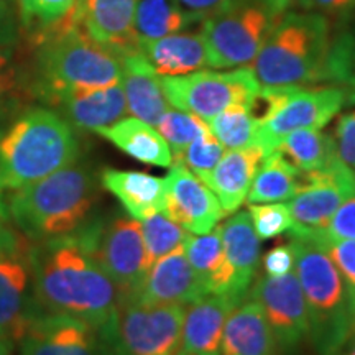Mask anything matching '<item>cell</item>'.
<instances>
[{"mask_svg": "<svg viewBox=\"0 0 355 355\" xmlns=\"http://www.w3.org/2000/svg\"><path fill=\"white\" fill-rule=\"evenodd\" d=\"M37 309L83 319L112 344L121 293L92 252L89 224L32 247Z\"/></svg>", "mask_w": 355, "mask_h": 355, "instance_id": "obj_1", "label": "cell"}, {"mask_svg": "<svg viewBox=\"0 0 355 355\" xmlns=\"http://www.w3.org/2000/svg\"><path fill=\"white\" fill-rule=\"evenodd\" d=\"M97 188L92 173L73 165L15 189L6 204L17 230L32 241H48L86 225Z\"/></svg>", "mask_w": 355, "mask_h": 355, "instance_id": "obj_2", "label": "cell"}, {"mask_svg": "<svg viewBox=\"0 0 355 355\" xmlns=\"http://www.w3.org/2000/svg\"><path fill=\"white\" fill-rule=\"evenodd\" d=\"M331 46V21L326 15L286 12L250 69L260 86H314L326 83Z\"/></svg>", "mask_w": 355, "mask_h": 355, "instance_id": "obj_3", "label": "cell"}, {"mask_svg": "<svg viewBox=\"0 0 355 355\" xmlns=\"http://www.w3.org/2000/svg\"><path fill=\"white\" fill-rule=\"evenodd\" d=\"M79 144L63 117L48 109L21 115L0 139V191H15L76 163Z\"/></svg>", "mask_w": 355, "mask_h": 355, "instance_id": "obj_4", "label": "cell"}, {"mask_svg": "<svg viewBox=\"0 0 355 355\" xmlns=\"http://www.w3.org/2000/svg\"><path fill=\"white\" fill-rule=\"evenodd\" d=\"M290 245L308 309V337L318 355H336L355 332V311L344 279L318 242L291 237Z\"/></svg>", "mask_w": 355, "mask_h": 355, "instance_id": "obj_5", "label": "cell"}, {"mask_svg": "<svg viewBox=\"0 0 355 355\" xmlns=\"http://www.w3.org/2000/svg\"><path fill=\"white\" fill-rule=\"evenodd\" d=\"M60 25L44 40L38 55L42 91L48 99L121 83V58L89 37L74 8Z\"/></svg>", "mask_w": 355, "mask_h": 355, "instance_id": "obj_6", "label": "cell"}, {"mask_svg": "<svg viewBox=\"0 0 355 355\" xmlns=\"http://www.w3.org/2000/svg\"><path fill=\"white\" fill-rule=\"evenodd\" d=\"M288 0H225L202 20V35L214 69L247 68L290 10Z\"/></svg>", "mask_w": 355, "mask_h": 355, "instance_id": "obj_7", "label": "cell"}, {"mask_svg": "<svg viewBox=\"0 0 355 355\" xmlns=\"http://www.w3.org/2000/svg\"><path fill=\"white\" fill-rule=\"evenodd\" d=\"M347 105L339 86H261L250 112L260 122L257 146L266 155L296 130H321Z\"/></svg>", "mask_w": 355, "mask_h": 355, "instance_id": "obj_8", "label": "cell"}, {"mask_svg": "<svg viewBox=\"0 0 355 355\" xmlns=\"http://www.w3.org/2000/svg\"><path fill=\"white\" fill-rule=\"evenodd\" d=\"M162 87L168 104L207 122L230 105H245L250 109L261 86L250 68H235L162 76Z\"/></svg>", "mask_w": 355, "mask_h": 355, "instance_id": "obj_9", "label": "cell"}, {"mask_svg": "<svg viewBox=\"0 0 355 355\" xmlns=\"http://www.w3.org/2000/svg\"><path fill=\"white\" fill-rule=\"evenodd\" d=\"M32 245L20 230L0 222V344L20 343L37 313L33 301Z\"/></svg>", "mask_w": 355, "mask_h": 355, "instance_id": "obj_10", "label": "cell"}, {"mask_svg": "<svg viewBox=\"0 0 355 355\" xmlns=\"http://www.w3.org/2000/svg\"><path fill=\"white\" fill-rule=\"evenodd\" d=\"M183 306L121 301L112 344L121 355H178L183 343Z\"/></svg>", "mask_w": 355, "mask_h": 355, "instance_id": "obj_11", "label": "cell"}, {"mask_svg": "<svg viewBox=\"0 0 355 355\" xmlns=\"http://www.w3.org/2000/svg\"><path fill=\"white\" fill-rule=\"evenodd\" d=\"M92 252L114 285L121 301L132 298L148 272L140 220L115 216L104 224H89Z\"/></svg>", "mask_w": 355, "mask_h": 355, "instance_id": "obj_12", "label": "cell"}, {"mask_svg": "<svg viewBox=\"0 0 355 355\" xmlns=\"http://www.w3.org/2000/svg\"><path fill=\"white\" fill-rule=\"evenodd\" d=\"M355 194V178L339 159L326 170L301 173L300 188L290 199L291 237H321L331 217L345 199Z\"/></svg>", "mask_w": 355, "mask_h": 355, "instance_id": "obj_13", "label": "cell"}, {"mask_svg": "<svg viewBox=\"0 0 355 355\" xmlns=\"http://www.w3.org/2000/svg\"><path fill=\"white\" fill-rule=\"evenodd\" d=\"M248 298L257 301L272 327L278 349L291 350L309 336V319L298 275H261Z\"/></svg>", "mask_w": 355, "mask_h": 355, "instance_id": "obj_14", "label": "cell"}, {"mask_svg": "<svg viewBox=\"0 0 355 355\" xmlns=\"http://www.w3.org/2000/svg\"><path fill=\"white\" fill-rule=\"evenodd\" d=\"M101 337L83 319L38 309L20 339V355H102Z\"/></svg>", "mask_w": 355, "mask_h": 355, "instance_id": "obj_15", "label": "cell"}, {"mask_svg": "<svg viewBox=\"0 0 355 355\" xmlns=\"http://www.w3.org/2000/svg\"><path fill=\"white\" fill-rule=\"evenodd\" d=\"M165 178V212L193 235L209 234L224 217L219 199L183 163H173Z\"/></svg>", "mask_w": 355, "mask_h": 355, "instance_id": "obj_16", "label": "cell"}, {"mask_svg": "<svg viewBox=\"0 0 355 355\" xmlns=\"http://www.w3.org/2000/svg\"><path fill=\"white\" fill-rule=\"evenodd\" d=\"M206 296L186 257L184 245L155 261L132 298L148 304L188 306Z\"/></svg>", "mask_w": 355, "mask_h": 355, "instance_id": "obj_17", "label": "cell"}, {"mask_svg": "<svg viewBox=\"0 0 355 355\" xmlns=\"http://www.w3.org/2000/svg\"><path fill=\"white\" fill-rule=\"evenodd\" d=\"M135 7L137 0H78L74 10L89 37L121 58L140 50Z\"/></svg>", "mask_w": 355, "mask_h": 355, "instance_id": "obj_18", "label": "cell"}, {"mask_svg": "<svg viewBox=\"0 0 355 355\" xmlns=\"http://www.w3.org/2000/svg\"><path fill=\"white\" fill-rule=\"evenodd\" d=\"M241 301L230 295H206L184 311L181 352L222 355V332L230 311Z\"/></svg>", "mask_w": 355, "mask_h": 355, "instance_id": "obj_19", "label": "cell"}, {"mask_svg": "<svg viewBox=\"0 0 355 355\" xmlns=\"http://www.w3.org/2000/svg\"><path fill=\"white\" fill-rule=\"evenodd\" d=\"M121 64V84L128 112L155 127L159 117L170 109L162 87V76L140 50L122 55Z\"/></svg>", "mask_w": 355, "mask_h": 355, "instance_id": "obj_20", "label": "cell"}, {"mask_svg": "<svg viewBox=\"0 0 355 355\" xmlns=\"http://www.w3.org/2000/svg\"><path fill=\"white\" fill-rule=\"evenodd\" d=\"M51 102L60 105L74 127L96 132L125 117L128 112L122 84L64 92Z\"/></svg>", "mask_w": 355, "mask_h": 355, "instance_id": "obj_21", "label": "cell"}, {"mask_svg": "<svg viewBox=\"0 0 355 355\" xmlns=\"http://www.w3.org/2000/svg\"><path fill=\"white\" fill-rule=\"evenodd\" d=\"M139 48L159 76H183L211 68L202 32H180L157 40H141Z\"/></svg>", "mask_w": 355, "mask_h": 355, "instance_id": "obj_22", "label": "cell"}, {"mask_svg": "<svg viewBox=\"0 0 355 355\" xmlns=\"http://www.w3.org/2000/svg\"><path fill=\"white\" fill-rule=\"evenodd\" d=\"M222 355H278L272 327L257 301H241L230 311L222 332Z\"/></svg>", "mask_w": 355, "mask_h": 355, "instance_id": "obj_23", "label": "cell"}, {"mask_svg": "<svg viewBox=\"0 0 355 355\" xmlns=\"http://www.w3.org/2000/svg\"><path fill=\"white\" fill-rule=\"evenodd\" d=\"M266 153L260 146L229 150L211 173L207 188L219 199L224 214H234L247 199L248 189Z\"/></svg>", "mask_w": 355, "mask_h": 355, "instance_id": "obj_24", "label": "cell"}, {"mask_svg": "<svg viewBox=\"0 0 355 355\" xmlns=\"http://www.w3.org/2000/svg\"><path fill=\"white\" fill-rule=\"evenodd\" d=\"M220 239L234 272L232 296L242 301L254 282L260 261V239L248 211H235L220 225Z\"/></svg>", "mask_w": 355, "mask_h": 355, "instance_id": "obj_25", "label": "cell"}, {"mask_svg": "<svg viewBox=\"0 0 355 355\" xmlns=\"http://www.w3.org/2000/svg\"><path fill=\"white\" fill-rule=\"evenodd\" d=\"M101 184L114 194L133 219L144 220L155 212L165 211V180L144 171L105 168Z\"/></svg>", "mask_w": 355, "mask_h": 355, "instance_id": "obj_26", "label": "cell"}, {"mask_svg": "<svg viewBox=\"0 0 355 355\" xmlns=\"http://www.w3.org/2000/svg\"><path fill=\"white\" fill-rule=\"evenodd\" d=\"M184 252L206 295L232 296L234 272L220 239V225L209 234H189Z\"/></svg>", "mask_w": 355, "mask_h": 355, "instance_id": "obj_27", "label": "cell"}, {"mask_svg": "<svg viewBox=\"0 0 355 355\" xmlns=\"http://www.w3.org/2000/svg\"><path fill=\"white\" fill-rule=\"evenodd\" d=\"M121 152L137 162L158 168H170L173 155L159 132L150 123L137 117H123L112 125L96 130Z\"/></svg>", "mask_w": 355, "mask_h": 355, "instance_id": "obj_28", "label": "cell"}, {"mask_svg": "<svg viewBox=\"0 0 355 355\" xmlns=\"http://www.w3.org/2000/svg\"><path fill=\"white\" fill-rule=\"evenodd\" d=\"M301 171L282 153L272 152L261 159L247 194L248 204L290 201L300 188Z\"/></svg>", "mask_w": 355, "mask_h": 355, "instance_id": "obj_29", "label": "cell"}, {"mask_svg": "<svg viewBox=\"0 0 355 355\" xmlns=\"http://www.w3.org/2000/svg\"><path fill=\"white\" fill-rule=\"evenodd\" d=\"M194 24H202L201 17L184 10L178 0H137L133 28L139 42L184 32Z\"/></svg>", "mask_w": 355, "mask_h": 355, "instance_id": "obj_30", "label": "cell"}, {"mask_svg": "<svg viewBox=\"0 0 355 355\" xmlns=\"http://www.w3.org/2000/svg\"><path fill=\"white\" fill-rule=\"evenodd\" d=\"M279 152L301 173L329 168L337 159L334 139L321 130H296L279 140Z\"/></svg>", "mask_w": 355, "mask_h": 355, "instance_id": "obj_31", "label": "cell"}, {"mask_svg": "<svg viewBox=\"0 0 355 355\" xmlns=\"http://www.w3.org/2000/svg\"><path fill=\"white\" fill-rule=\"evenodd\" d=\"M207 127L227 150H239L257 144L260 122L245 105H230L207 121Z\"/></svg>", "mask_w": 355, "mask_h": 355, "instance_id": "obj_32", "label": "cell"}, {"mask_svg": "<svg viewBox=\"0 0 355 355\" xmlns=\"http://www.w3.org/2000/svg\"><path fill=\"white\" fill-rule=\"evenodd\" d=\"M140 224L148 268L162 257L168 255L180 245H184L189 235L188 230H184L180 224L170 219L165 211L155 212L146 219L140 220Z\"/></svg>", "mask_w": 355, "mask_h": 355, "instance_id": "obj_33", "label": "cell"}, {"mask_svg": "<svg viewBox=\"0 0 355 355\" xmlns=\"http://www.w3.org/2000/svg\"><path fill=\"white\" fill-rule=\"evenodd\" d=\"M157 130L165 139L173 155V163H180L188 145L201 133L209 130L207 123L198 115L183 112L178 109H168L157 122Z\"/></svg>", "mask_w": 355, "mask_h": 355, "instance_id": "obj_34", "label": "cell"}, {"mask_svg": "<svg viewBox=\"0 0 355 355\" xmlns=\"http://www.w3.org/2000/svg\"><path fill=\"white\" fill-rule=\"evenodd\" d=\"M326 83L343 87L347 104L355 105V33L332 38Z\"/></svg>", "mask_w": 355, "mask_h": 355, "instance_id": "obj_35", "label": "cell"}, {"mask_svg": "<svg viewBox=\"0 0 355 355\" xmlns=\"http://www.w3.org/2000/svg\"><path fill=\"white\" fill-rule=\"evenodd\" d=\"M224 146L212 135L211 130H207L191 141L188 148L184 150L180 163H183L204 184H207L211 173L214 171V168L220 162V158L224 157Z\"/></svg>", "mask_w": 355, "mask_h": 355, "instance_id": "obj_36", "label": "cell"}, {"mask_svg": "<svg viewBox=\"0 0 355 355\" xmlns=\"http://www.w3.org/2000/svg\"><path fill=\"white\" fill-rule=\"evenodd\" d=\"M248 216L260 241L279 237L293 227L290 207L283 202L248 204Z\"/></svg>", "mask_w": 355, "mask_h": 355, "instance_id": "obj_37", "label": "cell"}, {"mask_svg": "<svg viewBox=\"0 0 355 355\" xmlns=\"http://www.w3.org/2000/svg\"><path fill=\"white\" fill-rule=\"evenodd\" d=\"M78 0H20L25 24L55 25L73 10Z\"/></svg>", "mask_w": 355, "mask_h": 355, "instance_id": "obj_38", "label": "cell"}, {"mask_svg": "<svg viewBox=\"0 0 355 355\" xmlns=\"http://www.w3.org/2000/svg\"><path fill=\"white\" fill-rule=\"evenodd\" d=\"M318 243L324 247L339 270L355 311V241H322Z\"/></svg>", "mask_w": 355, "mask_h": 355, "instance_id": "obj_39", "label": "cell"}, {"mask_svg": "<svg viewBox=\"0 0 355 355\" xmlns=\"http://www.w3.org/2000/svg\"><path fill=\"white\" fill-rule=\"evenodd\" d=\"M332 139L337 159L355 178V109L340 115Z\"/></svg>", "mask_w": 355, "mask_h": 355, "instance_id": "obj_40", "label": "cell"}, {"mask_svg": "<svg viewBox=\"0 0 355 355\" xmlns=\"http://www.w3.org/2000/svg\"><path fill=\"white\" fill-rule=\"evenodd\" d=\"M314 241H355V194L337 207L326 230Z\"/></svg>", "mask_w": 355, "mask_h": 355, "instance_id": "obj_41", "label": "cell"}, {"mask_svg": "<svg viewBox=\"0 0 355 355\" xmlns=\"http://www.w3.org/2000/svg\"><path fill=\"white\" fill-rule=\"evenodd\" d=\"M263 272L268 277H282L295 272V252L290 242L273 247L263 257Z\"/></svg>", "mask_w": 355, "mask_h": 355, "instance_id": "obj_42", "label": "cell"}, {"mask_svg": "<svg viewBox=\"0 0 355 355\" xmlns=\"http://www.w3.org/2000/svg\"><path fill=\"white\" fill-rule=\"evenodd\" d=\"M301 7L306 10H316L326 17L347 19L355 12V0H303Z\"/></svg>", "mask_w": 355, "mask_h": 355, "instance_id": "obj_43", "label": "cell"}, {"mask_svg": "<svg viewBox=\"0 0 355 355\" xmlns=\"http://www.w3.org/2000/svg\"><path fill=\"white\" fill-rule=\"evenodd\" d=\"M224 2L225 0H178V3H180L184 10H188L189 13H194V15L201 17L202 20Z\"/></svg>", "mask_w": 355, "mask_h": 355, "instance_id": "obj_44", "label": "cell"}, {"mask_svg": "<svg viewBox=\"0 0 355 355\" xmlns=\"http://www.w3.org/2000/svg\"><path fill=\"white\" fill-rule=\"evenodd\" d=\"M15 86V74L8 61V56L0 50V97L6 96Z\"/></svg>", "mask_w": 355, "mask_h": 355, "instance_id": "obj_45", "label": "cell"}, {"mask_svg": "<svg viewBox=\"0 0 355 355\" xmlns=\"http://www.w3.org/2000/svg\"><path fill=\"white\" fill-rule=\"evenodd\" d=\"M336 355H355V332H354V336L347 340V343L344 344V347L340 349Z\"/></svg>", "mask_w": 355, "mask_h": 355, "instance_id": "obj_46", "label": "cell"}, {"mask_svg": "<svg viewBox=\"0 0 355 355\" xmlns=\"http://www.w3.org/2000/svg\"><path fill=\"white\" fill-rule=\"evenodd\" d=\"M0 355H8L7 354V347L3 344H0Z\"/></svg>", "mask_w": 355, "mask_h": 355, "instance_id": "obj_47", "label": "cell"}, {"mask_svg": "<svg viewBox=\"0 0 355 355\" xmlns=\"http://www.w3.org/2000/svg\"><path fill=\"white\" fill-rule=\"evenodd\" d=\"M2 194H3V193H2V191H0V199H2ZM3 211H6V206H3V204L0 202V216H3V214H2Z\"/></svg>", "mask_w": 355, "mask_h": 355, "instance_id": "obj_48", "label": "cell"}, {"mask_svg": "<svg viewBox=\"0 0 355 355\" xmlns=\"http://www.w3.org/2000/svg\"><path fill=\"white\" fill-rule=\"evenodd\" d=\"M288 2H290L291 6H293V3H296V6H301V2H303V0H288Z\"/></svg>", "mask_w": 355, "mask_h": 355, "instance_id": "obj_49", "label": "cell"}, {"mask_svg": "<svg viewBox=\"0 0 355 355\" xmlns=\"http://www.w3.org/2000/svg\"><path fill=\"white\" fill-rule=\"evenodd\" d=\"M178 355H189V354H186V352H180Z\"/></svg>", "mask_w": 355, "mask_h": 355, "instance_id": "obj_50", "label": "cell"}]
</instances>
